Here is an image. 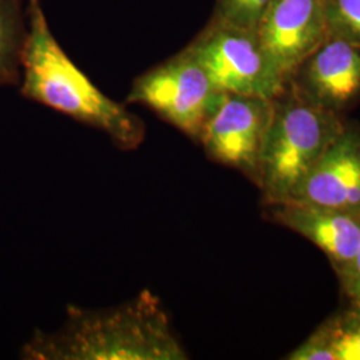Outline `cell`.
I'll return each instance as SVG.
<instances>
[{
  "label": "cell",
  "mask_w": 360,
  "mask_h": 360,
  "mask_svg": "<svg viewBox=\"0 0 360 360\" xmlns=\"http://www.w3.org/2000/svg\"><path fill=\"white\" fill-rule=\"evenodd\" d=\"M264 207L267 218L321 248L336 275L352 262L360 245L359 214L292 200Z\"/></svg>",
  "instance_id": "obj_9"
},
{
  "label": "cell",
  "mask_w": 360,
  "mask_h": 360,
  "mask_svg": "<svg viewBox=\"0 0 360 360\" xmlns=\"http://www.w3.org/2000/svg\"><path fill=\"white\" fill-rule=\"evenodd\" d=\"M335 13L352 37L360 40V0H335Z\"/></svg>",
  "instance_id": "obj_13"
},
{
  "label": "cell",
  "mask_w": 360,
  "mask_h": 360,
  "mask_svg": "<svg viewBox=\"0 0 360 360\" xmlns=\"http://www.w3.org/2000/svg\"><path fill=\"white\" fill-rule=\"evenodd\" d=\"M217 90L230 95L275 99L284 79L259 40L235 31H220L188 50Z\"/></svg>",
  "instance_id": "obj_6"
},
{
  "label": "cell",
  "mask_w": 360,
  "mask_h": 360,
  "mask_svg": "<svg viewBox=\"0 0 360 360\" xmlns=\"http://www.w3.org/2000/svg\"><path fill=\"white\" fill-rule=\"evenodd\" d=\"M28 360H187L162 300L150 290L105 309L70 304L63 324L38 331L22 349Z\"/></svg>",
  "instance_id": "obj_1"
},
{
  "label": "cell",
  "mask_w": 360,
  "mask_h": 360,
  "mask_svg": "<svg viewBox=\"0 0 360 360\" xmlns=\"http://www.w3.org/2000/svg\"><path fill=\"white\" fill-rule=\"evenodd\" d=\"M303 99L336 112L360 96V50L346 40H335L315 52L303 77Z\"/></svg>",
  "instance_id": "obj_10"
},
{
  "label": "cell",
  "mask_w": 360,
  "mask_h": 360,
  "mask_svg": "<svg viewBox=\"0 0 360 360\" xmlns=\"http://www.w3.org/2000/svg\"><path fill=\"white\" fill-rule=\"evenodd\" d=\"M322 32L319 0H275L263 15L257 40L285 79L316 50Z\"/></svg>",
  "instance_id": "obj_8"
},
{
  "label": "cell",
  "mask_w": 360,
  "mask_h": 360,
  "mask_svg": "<svg viewBox=\"0 0 360 360\" xmlns=\"http://www.w3.org/2000/svg\"><path fill=\"white\" fill-rule=\"evenodd\" d=\"M22 55L20 94L105 134L122 151H135L146 139V124L124 104L98 89L52 34L40 0H28Z\"/></svg>",
  "instance_id": "obj_2"
},
{
  "label": "cell",
  "mask_w": 360,
  "mask_h": 360,
  "mask_svg": "<svg viewBox=\"0 0 360 360\" xmlns=\"http://www.w3.org/2000/svg\"><path fill=\"white\" fill-rule=\"evenodd\" d=\"M328 318L321 330L334 360H360V302Z\"/></svg>",
  "instance_id": "obj_12"
},
{
  "label": "cell",
  "mask_w": 360,
  "mask_h": 360,
  "mask_svg": "<svg viewBox=\"0 0 360 360\" xmlns=\"http://www.w3.org/2000/svg\"><path fill=\"white\" fill-rule=\"evenodd\" d=\"M345 126L334 112L302 99L274 105L257 183L263 206L288 200Z\"/></svg>",
  "instance_id": "obj_3"
},
{
  "label": "cell",
  "mask_w": 360,
  "mask_h": 360,
  "mask_svg": "<svg viewBox=\"0 0 360 360\" xmlns=\"http://www.w3.org/2000/svg\"><path fill=\"white\" fill-rule=\"evenodd\" d=\"M227 1H229V6H230L232 13L240 18V13L243 11V7H245L247 0H227Z\"/></svg>",
  "instance_id": "obj_15"
},
{
  "label": "cell",
  "mask_w": 360,
  "mask_h": 360,
  "mask_svg": "<svg viewBox=\"0 0 360 360\" xmlns=\"http://www.w3.org/2000/svg\"><path fill=\"white\" fill-rule=\"evenodd\" d=\"M224 94L215 89L190 51L135 79L127 102L142 104L181 134L199 143Z\"/></svg>",
  "instance_id": "obj_4"
},
{
  "label": "cell",
  "mask_w": 360,
  "mask_h": 360,
  "mask_svg": "<svg viewBox=\"0 0 360 360\" xmlns=\"http://www.w3.org/2000/svg\"><path fill=\"white\" fill-rule=\"evenodd\" d=\"M288 200L360 215V129L345 126Z\"/></svg>",
  "instance_id": "obj_7"
},
{
  "label": "cell",
  "mask_w": 360,
  "mask_h": 360,
  "mask_svg": "<svg viewBox=\"0 0 360 360\" xmlns=\"http://www.w3.org/2000/svg\"><path fill=\"white\" fill-rule=\"evenodd\" d=\"M338 279L348 299L360 302V245L352 262L346 270L338 275Z\"/></svg>",
  "instance_id": "obj_14"
},
{
  "label": "cell",
  "mask_w": 360,
  "mask_h": 360,
  "mask_svg": "<svg viewBox=\"0 0 360 360\" xmlns=\"http://www.w3.org/2000/svg\"><path fill=\"white\" fill-rule=\"evenodd\" d=\"M272 112L270 99L224 94L199 139L207 158L239 171L257 186Z\"/></svg>",
  "instance_id": "obj_5"
},
{
  "label": "cell",
  "mask_w": 360,
  "mask_h": 360,
  "mask_svg": "<svg viewBox=\"0 0 360 360\" xmlns=\"http://www.w3.org/2000/svg\"><path fill=\"white\" fill-rule=\"evenodd\" d=\"M26 35L23 0H0V87L20 84Z\"/></svg>",
  "instance_id": "obj_11"
}]
</instances>
